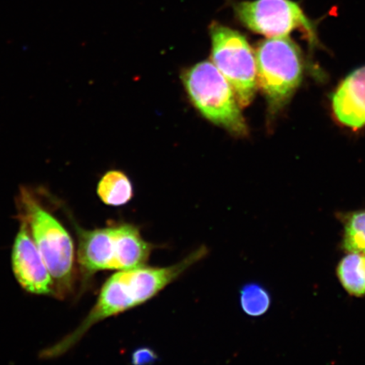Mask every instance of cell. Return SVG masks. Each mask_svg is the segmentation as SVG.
<instances>
[{"instance_id": "1", "label": "cell", "mask_w": 365, "mask_h": 365, "mask_svg": "<svg viewBox=\"0 0 365 365\" xmlns=\"http://www.w3.org/2000/svg\"><path fill=\"white\" fill-rule=\"evenodd\" d=\"M208 253L209 250L202 245L181 262L170 267H148L145 264L114 273L104 282L97 302L81 325L56 345L43 350L41 357L53 359L65 354L94 325L148 302L195 264L202 261Z\"/></svg>"}, {"instance_id": "2", "label": "cell", "mask_w": 365, "mask_h": 365, "mask_svg": "<svg viewBox=\"0 0 365 365\" xmlns=\"http://www.w3.org/2000/svg\"><path fill=\"white\" fill-rule=\"evenodd\" d=\"M78 262L86 274L145 266L156 245L145 241L138 226L122 222L95 230L76 227Z\"/></svg>"}, {"instance_id": "3", "label": "cell", "mask_w": 365, "mask_h": 365, "mask_svg": "<svg viewBox=\"0 0 365 365\" xmlns=\"http://www.w3.org/2000/svg\"><path fill=\"white\" fill-rule=\"evenodd\" d=\"M182 81L190 101L203 117L232 135H248L235 91L212 62L202 61L187 68Z\"/></svg>"}, {"instance_id": "4", "label": "cell", "mask_w": 365, "mask_h": 365, "mask_svg": "<svg viewBox=\"0 0 365 365\" xmlns=\"http://www.w3.org/2000/svg\"><path fill=\"white\" fill-rule=\"evenodd\" d=\"M18 202L23 210L21 219L29 225L54 284L61 289H68L75 262L74 243L71 235L57 218L41 205L29 187H21Z\"/></svg>"}, {"instance_id": "5", "label": "cell", "mask_w": 365, "mask_h": 365, "mask_svg": "<svg viewBox=\"0 0 365 365\" xmlns=\"http://www.w3.org/2000/svg\"><path fill=\"white\" fill-rule=\"evenodd\" d=\"M257 86L273 113L280 110L302 82V53L289 36L267 38L255 51Z\"/></svg>"}, {"instance_id": "6", "label": "cell", "mask_w": 365, "mask_h": 365, "mask_svg": "<svg viewBox=\"0 0 365 365\" xmlns=\"http://www.w3.org/2000/svg\"><path fill=\"white\" fill-rule=\"evenodd\" d=\"M212 62L234 89L241 108L252 103L257 89L255 53L239 31L214 21L210 25Z\"/></svg>"}, {"instance_id": "7", "label": "cell", "mask_w": 365, "mask_h": 365, "mask_svg": "<svg viewBox=\"0 0 365 365\" xmlns=\"http://www.w3.org/2000/svg\"><path fill=\"white\" fill-rule=\"evenodd\" d=\"M236 19L246 29L267 38L289 36L301 29L314 40L316 29L303 9L293 0H252L232 4Z\"/></svg>"}, {"instance_id": "8", "label": "cell", "mask_w": 365, "mask_h": 365, "mask_svg": "<svg viewBox=\"0 0 365 365\" xmlns=\"http://www.w3.org/2000/svg\"><path fill=\"white\" fill-rule=\"evenodd\" d=\"M12 267L16 280L29 293L38 295L53 293L54 282L51 274L31 238L29 225L22 219L13 246Z\"/></svg>"}, {"instance_id": "9", "label": "cell", "mask_w": 365, "mask_h": 365, "mask_svg": "<svg viewBox=\"0 0 365 365\" xmlns=\"http://www.w3.org/2000/svg\"><path fill=\"white\" fill-rule=\"evenodd\" d=\"M332 109L342 125L360 129L365 125V66L341 82L332 96Z\"/></svg>"}, {"instance_id": "10", "label": "cell", "mask_w": 365, "mask_h": 365, "mask_svg": "<svg viewBox=\"0 0 365 365\" xmlns=\"http://www.w3.org/2000/svg\"><path fill=\"white\" fill-rule=\"evenodd\" d=\"M100 200L110 207H122L134 197V187L124 172L110 170L105 173L97 187Z\"/></svg>"}, {"instance_id": "11", "label": "cell", "mask_w": 365, "mask_h": 365, "mask_svg": "<svg viewBox=\"0 0 365 365\" xmlns=\"http://www.w3.org/2000/svg\"><path fill=\"white\" fill-rule=\"evenodd\" d=\"M341 285L351 296H365V255L348 253L336 268Z\"/></svg>"}, {"instance_id": "12", "label": "cell", "mask_w": 365, "mask_h": 365, "mask_svg": "<svg viewBox=\"0 0 365 365\" xmlns=\"http://www.w3.org/2000/svg\"><path fill=\"white\" fill-rule=\"evenodd\" d=\"M240 307L250 317L264 316L271 307L272 299L269 292L257 282H250L241 287Z\"/></svg>"}, {"instance_id": "13", "label": "cell", "mask_w": 365, "mask_h": 365, "mask_svg": "<svg viewBox=\"0 0 365 365\" xmlns=\"http://www.w3.org/2000/svg\"><path fill=\"white\" fill-rule=\"evenodd\" d=\"M342 248L348 253L365 255V210L350 212L344 218Z\"/></svg>"}, {"instance_id": "14", "label": "cell", "mask_w": 365, "mask_h": 365, "mask_svg": "<svg viewBox=\"0 0 365 365\" xmlns=\"http://www.w3.org/2000/svg\"><path fill=\"white\" fill-rule=\"evenodd\" d=\"M158 355L148 346H141L131 354V364L134 365H150L158 361Z\"/></svg>"}]
</instances>
